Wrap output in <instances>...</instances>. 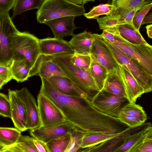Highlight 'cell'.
<instances>
[{"label": "cell", "instance_id": "9c48e42d", "mask_svg": "<svg viewBox=\"0 0 152 152\" xmlns=\"http://www.w3.org/2000/svg\"><path fill=\"white\" fill-rule=\"evenodd\" d=\"M91 101L92 105L100 111L117 118L123 108L129 102L125 97L102 90L100 91Z\"/></svg>", "mask_w": 152, "mask_h": 152}, {"label": "cell", "instance_id": "836d02e7", "mask_svg": "<svg viewBox=\"0 0 152 152\" xmlns=\"http://www.w3.org/2000/svg\"><path fill=\"white\" fill-rule=\"evenodd\" d=\"M85 132L75 127L71 133L70 140L65 152H77L80 149L83 137Z\"/></svg>", "mask_w": 152, "mask_h": 152}, {"label": "cell", "instance_id": "bcb514c9", "mask_svg": "<svg viewBox=\"0 0 152 152\" xmlns=\"http://www.w3.org/2000/svg\"><path fill=\"white\" fill-rule=\"evenodd\" d=\"M72 2L79 5H82V3L81 0H68Z\"/></svg>", "mask_w": 152, "mask_h": 152}, {"label": "cell", "instance_id": "f546056e", "mask_svg": "<svg viewBox=\"0 0 152 152\" xmlns=\"http://www.w3.org/2000/svg\"><path fill=\"white\" fill-rule=\"evenodd\" d=\"M44 0H15L11 18L13 19L15 16L26 11L34 9H38Z\"/></svg>", "mask_w": 152, "mask_h": 152}, {"label": "cell", "instance_id": "b9f144b4", "mask_svg": "<svg viewBox=\"0 0 152 152\" xmlns=\"http://www.w3.org/2000/svg\"><path fill=\"white\" fill-rule=\"evenodd\" d=\"M33 140L38 152H49L46 143L33 137Z\"/></svg>", "mask_w": 152, "mask_h": 152}, {"label": "cell", "instance_id": "5bb4252c", "mask_svg": "<svg viewBox=\"0 0 152 152\" xmlns=\"http://www.w3.org/2000/svg\"><path fill=\"white\" fill-rule=\"evenodd\" d=\"M68 122L49 127H39L30 130L32 137L46 143L50 140L68 132L71 133L75 128Z\"/></svg>", "mask_w": 152, "mask_h": 152}, {"label": "cell", "instance_id": "c3c4849f", "mask_svg": "<svg viewBox=\"0 0 152 152\" xmlns=\"http://www.w3.org/2000/svg\"><path fill=\"white\" fill-rule=\"evenodd\" d=\"M6 148H7L0 144V152H5Z\"/></svg>", "mask_w": 152, "mask_h": 152}, {"label": "cell", "instance_id": "f1b7e54d", "mask_svg": "<svg viewBox=\"0 0 152 152\" xmlns=\"http://www.w3.org/2000/svg\"><path fill=\"white\" fill-rule=\"evenodd\" d=\"M71 133L68 132L47 142L49 152H65L69 142Z\"/></svg>", "mask_w": 152, "mask_h": 152}, {"label": "cell", "instance_id": "ac0fdd59", "mask_svg": "<svg viewBox=\"0 0 152 152\" xmlns=\"http://www.w3.org/2000/svg\"><path fill=\"white\" fill-rule=\"evenodd\" d=\"M101 90L127 99L125 86L120 66L118 69L108 72Z\"/></svg>", "mask_w": 152, "mask_h": 152}, {"label": "cell", "instance_id": "7c38bea8", "mask_svg": "<svg viewBox=\"0 0 152 152\" xmlns=\"http://www.w3.org/2000/svg\"><path fill=\"white\" fill-rule=\"evenodd\" d=\"M42 55L48 56L59 54H73L75 53L69 42L56 38L39 39Z\"/></svg>", "mask_w": 152, "mask_h": 152}, {"label": "cell", "instance_id": "d6a6232c", "mask_svg": "<svg viewBox=\"0 0 152 152\" xmlns=\"http://www.w3.org/2000/svg\"><path fill=\"white\" fill-rule=\"evenodd\" d=\"M117 8L115 6L108 3L101 4L94 7L88 12L85 13L84 15L88 19H96L101 15H110L113 10Z\"/></svg>", "mask_w": 152, "mask_h": 152}, {"label": "cell", "instance_id": "8992f818", "mask_svg": "<svg viewBox=\"0 0 152 152\" xmlns=\"http://www.w3.org/2000/svg\"><path fill=\"white\" fill-rule=\"evenodd\" d=\"M112 33L114 34V39L112 43H110L126 56L138 61L147 72L152 76V46L149 44L146 45L132 44L118 35Z\"/></svg>", "mask_w": 152, "mask_h": 152}, {"label": "cell", "instance_id": "7402d4cb", "mask_svg": "<svg viewBox=\"0 0 152 152\" xmlns=\"http://www.w3.org/2000/svg\"><path fill=\"white\" fill-rule=\"evenodd\" d=\"M37 76L44 78L54 76L67 77L62 69L53 61L49 56L42 55Z\"/></svg>", "mask_w": 152, "mask_h": 152}, {"label": "cell", "instance_id": "f6af8a7d", "mask_svg": "<svg viewBox=\"0 0 152 152\" xmlns=\"http://www.w3.org/2000/svg\"><path fill=\"white\" fill-rule=\"evenodd\" d=\"M148 36L149 38L152 39V25H147L145 27Z\"/></svg>", "mask_w": 152, "mask_h": 152}, {"label": "cell", "instance_id": "7a4b0ae2", "mask_svg": "<svg viewBox=\"0 0 152 152\" xmlns=\"http://www.w3.org/2000/svg\"><path fill=\"white\" fill-rule=\"evenodd\" d=\"M12 60L25 59L29 66L31 77L37 75L41 61L39 39L29 33L19 31L11 37Z\"/></svg>", "mask_w": 152, "mask_h": 152}, {"label": "cell", "instance_id": "52a82bcc", "mask_svg": "<svg viewBox=\"0 0 152 152\" xmlns=\"http://www.w3.org/2000/svg\"><path fill=\"white\" fill-rule=\"evenodd\" d=\"M18 31L9 12L0 10V65L10 66L13 57L10 47V38Z\"/></svg>", "mask_w": 152, "mask_h": 152}, {"label": "cell", "instance_id": "7dc6e473", "mask_svg": "<svg viewBox=\"0 0 152 152\" xmlns=\"http://www.w3.org/2000/svg\"><path fill=\"white\" fill-rule=\"evenodd\" d=\"M6 83L5 82L1 79L0 78V89L2 88V86Z\"/></svg>", "mask_w": 152, "mask_h": 152}, {"label": "cell", "instance_id": "d590c367", "mask_svg": "<svg viewBox=\"0 0 152 152\" xmlns=\"http://www.w3.org/2000/svg\"><path fill=\"white\" fill-rule=\"evenodd\" d=\"M152 2L144 6L135 13L132 20V25L137 29L139 30L141 22L144 18L151 10Z\"/></svg>", "mask_w": 152, "mask_h": 152}, {"label": "cell", "instance_id": "7bdbcfd3", "mask_svg": "<svg viewBox=\"0 0 152 152\" xmlns=\"http://www.w3.org/2000/svg\"><path fill=\"white\" fill-rule=\"evenodd\" d=\"M15 0H0V10L8 11L13 8Z\"/></svg>", "mask_w": 152, "mask_h": 152}, {"label": "cell", "instance_id": "f35d334b", "mask_svg": "<svg viewBox=\"0 0 152 152\" xmlns=\"http://www.w3.org/2000/svg\"><path fill=\"white\" fill-rule=\"evenodd\" d=\"M0 115L11 118L10 101L8 96L0 93Z\"/></svg>", "mask_w": 152, "mask_h": 152}, {"label": "cell", "instance_id": "ba28073f", "mask_svg": "<svg viewBox=\"0 0 152 152\" xmlns=\"http://www.w3.org/2000/svg\"><path fill=\"white\" fill-rule=\"evenodd\" d=\"M37 102L40 126L49 127L67 122L60 109L44 94L39 93L37 96Z\"/></svg>", "mask_w": 152, "mask_h": 152}, {"label": "cell", "instance_id": "4316f807", "mask_svg": "<svg viewBox=\"0 0 152 152\" xmlns=\"http://www.w3.org/2000/svg\"><path fill=\"white\" fill-rule=\"evenodd\" d=\"M6 152H38L34 143L33 137L21 134L15 145L6 148Z\"/></svg>", "mask_w": 152, "mask_h": 152}, {"label": "cell", "instance_id": "8d00e7d4", "mask_svg": "<svg viewBox=\"0 0 152 152\" xmlns=\"http://www.w3.org/2000/svg\"><path fill=\"white\" fill-rule=\"evenodd\" d=\"M96 19L100 28L103 30L119 24V16L106 15Z\"/></svg>", "mask_w": 152, "mask_h": 152}, {"label": "cell", "instance_id": "e0dca14e", "mask_svg": "<svg viewBox=\"0 0 152 152\" xmlns=\"http://www.w3.org/2000/svg\"><path fill=\"white\" fill-rule=\"evenodd\" d=\"M45 79L56 90L63 94L85 97L89 99L86 94L77 85L66 77L54 76Z\"/></svg>", "mask_w": 152, "mask_h": 152}, {"label": "cell", "instance_id": "603a6c76", "mask_svg": "<svg viewBox=\"0 0 152 152\" xmlns=\"http://www.w3.org/2000/svg\"><path fill=\"white\" fill-rule=\"evenodd\" d=\"M152 134V127L150 123L142 130L125 136L115 152H130L131 149L138 143L148 136Z\"/></svg>", "mask_w": 152, "mask_h": 152}, {"label": "cell", "instance_id": "4fadbf2b", "mask_svg": "<svg viewBox=\"0 0 152 152\" xmlns=\"http://www.w3.org/2000/svg\"><path fill=\"white\" fill-rule=\"evenodd\" d=\"M8 97L11 104V119L15 128L21 132L27 130L26 113L23 103L14 90L9 89Z\"/></svg>", "mask_w": 152, "mask_h": 152}, {"label": "cell", "instance_id": "74e56055", "mask_svg": "<svg viewBox=\"0 0 152 152\" xmlns=\"http://www.w3.org/2000/svg\"><path fill=\"white\" fill-rule=\"evenodd\" d=\"M130 152H152V134L146 137L138 143Z\"/></svg>", "mask_w": 152, "mask_h": 152}, {"label": "cell", "instance_id": "44dd1931", "mask_svg": "<svg viewBox=\"0 0 152 152\" xmlns=\"http://www.w3.org/2000/svg\"><path fill=\"white\" fill-rule=\"evenodd\" d=\"M119 66L125 86L127 99L129 102L135 103L137 98L145 93L144 90L126 67L120 65Z\"/></svg>", "mask_w": 152, "mask_h": 152}, {"label": "cell", "instance_id": "5b68a950", "mask_svg": "<svg viewBox=\"0 0 152 152\" xmlns=\"http://www.w3.org/2000/svg\"><path fill=\"white\" fill-rule=\"evenodd\" d=\"M99 36L107 45L118 63L126 67L143 89L145 93L152 90V76L149 75L142 65L137 60L125 54L109 42L100 34Z\"/></svg>", "mask_w": 152, "mask_h": 152}, {"label": "cell", "instance_id": "e575fe53", "mask_svg": "<svg viewBox=\"0 0 152 152\" xmlns=\"http://www.w3.org/2000/svg\"><path fill=\"white\" fill-rule=\"evenodd\" d=\"M70 60L72 64L78 67L89 69L92 59L90 55H84L75 53L70 55Z\"/></svg>", "mask_w": 152, "mask_h": 152}, {"label": "cell", "instance_id": "cb8c5ba5", "mask_svg": "<svg viewBox=\"0 0 152 152\" xmlns=\"http://www.w3.org/2000/svg\"><path fill=\"white\" fill-rule=\"evenodd\" d=\"M12 79L17 82H22L31 77L30 69L25 59L12 60L10 66Z\"/></svg>", "mask_w": 152, "mask_h": 152}, {"label": "cell", "instance_id": "d6986e66", "mask_svg": "<svg viewBox=\"0 0 152 152\" xmlns=\"http://www.w3.org/2000/svg\"><path fill=\"white\" fill-rule=\"evenodd\" d=\"M135 128L129 127L119 133L85 132L83 137L80 149L96 145L106 140L131 134L134 131Z\"/></svg>", "mask_w": 152, "mask_h": 152}, {"label": "cell", "instance_id": "8fae6325", "mask_svg": "<svg viewBox=\"0 0 152 152\" xmlns=\"http://www.w3.org/2000/svg\"><path fill=\"white\" fill-rule=\"evenodd\" d=\"M14 91L24 104L27 116V129L39 127L40 122L38 107L34 96L25 87Z\"/></svg>", "mask_w": 152, "mask_h": 152}, {"label": "cell", "instance_id": "ab89813d", "mask_svg": "<svg viewBox=\"0 0 152 152\" xmlns=\"http://www.w3.org/2000/svg\"><path fill=\"white\" fill-rule=\"evenodd\" d=\"M118 118L120 121L131 128L137 127L143 124L137 118L121 112Z\"/></svg>", "mask_w": 152, "mask_h": 152}, {"label": "cell", "instance_id": "6da1fadb", "mask_svg": "<svg viewBox=\"0 0 152 152\" xmlns=\"http://www.w3.org/2000/svg\"><path fill=\"white\" fill-rule=\"evenodd\" d=\"M39 93L52 101L63 113L66 122L85 132L118 133L124 124L118 118L97 110L88 98L63 94L46 79L41 77Z\"/></svg>", "mask_w": 152, "mask_h": 152}, {"label": "cell", "instance_id": "3957f363", "mask_svg": "<svg viewBox=\"0 0 152 152\" xmlns=\"http://www.w3.org/2000/svg\"><path fill=\"white\" fill-rule=\"evenodd\" d=\"M70 55L59 54L49 56L62 69L67 77L77 85L91 100L100 90L89 69L80 68L73 65L70 60Z\"/></svg>", "mask_w": 152, "mask_h": 152}, {"label": "cell", "instance_id": "30bf717a", "mask_svg": "<svg viewBox=\"0 0 152 152\" xmlns=\"http://www.w3.org/2000/svg\"><path fill=\"white\" fill-rule=\"evenodd\" d=\"M90 55L92 60L103 66L108 72L119 67L108 47L98 34L93 42Z\"/></svg>", "mask_w": 152, "mask_h": 152}, {"label": "cell", "instance_id": "277c9868", "mask_svg": "<svg viewBox=\"0 0 152 152\" xmlns=\"http://www.w3.org/2000/svg\"><path fill=\"white\" fill-rule=\"evenodd\" d=\"M85 13L84 4H78L68 0H44L36 12V18L38 23L44 24L53 19L80 16Z\"/></svg>", "mask_w": 152, "mask_h": 152}, {"label": "cell", "instance_id": "2e32d148", "mask_svg": "<svg viewBox=\"0 0 152 152\" xmlns=\"http://www.w3.org/2000/svg\"><path fill=\"white\" fill-rule=\"evenodd\" d=\"M105 29L118 35L130 43L137 45H149L144 39L139 30L134 28L132 24H120Z\"/></svg>", "mask_w": 152, "mask_h": 152}, {"label": "cell", "instance_id": "ee69618b", "mask_svg": "<svg viewBox=\"0 0 152 152\" xmlns=\"http://www.w3.org/2000/svg\"><path fill=\"white\" fill-rule=\"evenodd\" d=\"M152 23V13H150L147 16H145L142 20L141 25L145 24H147L151 23Z\"/></svg>", "mask_w": 152, "mask_h": 152}, {"label": "cell", "instance_id": "1f68e13d", "mask_svg": "<svg viewBox=\"0 0 152 152\" xmlns=\"http://www.w3.org/2000/svg\"><path fill=\"white\" fill-rule=\"evenodd\" d=\"M121 113L134 117L143 124L147 119V115L141 106L135 103L129 102L122 109Z\"/></svg>", "mask_w": 152, "mask_h": 152}, {"label": "cell", "instance_id": "ffe728a7", "mask_svg": "<svg viewBox=\"0 0 152 152\" xmlns=\"http://www.w3.org/2000/svg\"><path fill=\"white\" fill-rule=\"evenodd\" d=\"M97 34H93L86 30L77 34H73L69 42L75 53L90 55L93 42L96 37Z\"/></svg>", "mask_w": 152, "mask_h": 152}, {"label": "cell", "instance_id": "681fc988", "mask_svg": "<svg viewBox=\"0 0 152 152\" xmlns=\"http://www.w3.org/2000/svg\"><path fill=\"white\" fill-rule=\"evenodd\" d=\"M82 4H84L89 1H94L95 0H81Z\"/></svg>", "mask_w": 152, "mask_h": 152}, {"label": "cell", "instance_id": "83f0119b", "mask_svg": "<svg viewBox=\"0 0 152 152\" xmlns=\"http://www.w3.org/2000/svg\"><path fill=\"white\" fill-rule=\"evenodd\" d=\"M89 69L96 85L101 91L107 78V70L100 64L92 60Z\"/></svg>", "mask_w": 152, "mask_h": 152}, {"label": "cell", "instance_id": "484cf974", "mask_svg": "<svg viewBox=\"0 0 152 152\" xmlns=\"http://www.w3.org/2000/svg\"><path fill=\"white\" fill-rule=\"evenodd\" d=\"M21 134L16 128L0 127V144L7 148L15 145Z\"/></svg>", "mask_w": 152, "mask_h": 152}, {"label": "cell", "instance_id": "9a60e30c", "mask_svg": "<svg viewBox=\"0 0 152 152\" xmlns=\"http://www.w3.org/2000/svg\"><path fill=\"white\" fill-rule=\"evenodd\" d=\"M75 17L66 16L49 20L44 24L51 28L54 37L60 39L73 34V31L77 28L74 23Z\"/></svg>", "mask_w": 152, "mask_h": 152}, {"label": "cell", "instance_id": "d4e9b609", "mask_svg": "<svg viewBox=\"0 0 152 152\" xmlns=\"http://www.w3.org/2000/svg\"><path fill=\"white\" fill-rule=\"evenodd\" d=\"M129 134L106 140L96 145L80 149L78 152H115V150L122 142L124 137Z\"/></svg>", "mask_w": 152, "mask_h": 152}, {"label": "cell", "instance_id": "4dcf8cb0", "mask_svg": "<svg viewBox=\"0 0 152 152\" xmlns=\"http://www.w3.org/2000/svg\"><path fill=\"white\" fill-rule=\"evenodd\" d=\"M151 2V0H108L107 3L115 6L116 9L125 10L142 7Z\"/></svg>", "mask_w": 152, "mask_h": 152}, {"label": "cell", "instance_id": "60d3db41", "mask_svg": "<svg viewBox=\"0 0 152 152\" xmlns=\"http://www.w3.org/2000/svg\"><path fill=\"white\" fill-rule=\"evenodd\" d=\"M0 78L6 83L12 79L10 66L0 65Z\"/></svg>", "mask_w": 152, "mask_h": 152}]
</instances>
